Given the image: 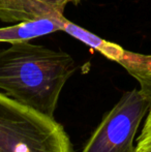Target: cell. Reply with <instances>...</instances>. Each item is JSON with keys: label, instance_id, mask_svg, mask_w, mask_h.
<instances>
[{"label": "cell", "instance_id": "6da1fadb", "mask_svg": "<svg viewBox=\"0 0 151 152\" xmlns=\"http://www.w3.org/2000/svg\"><path fill=\"white\" fill-rule=\"evenodd\" d=\"M74 58L29 40L0 50V92L54 118L61 90L75 74Z\"/></svg>", "mask_w": 151, "mask_h": 152}, {"label": "cell", "instance_id": "5b68a950", "mask_svg": "<svg viewBox=\"0 0 151 152\" xmlns=\"http://www.w3.org/2000/svg\"><path fill=\"white\" fill-rule=\"evenodd\" d=\"M65 21L66 19L64 21L42 19L3 27L0 28V42L12 44L21 40H30L56 31H62Z\"/></svg>", "mask_w": 151, "mask_h": 152}, {"label": "cell", "instance_id": "3957f363", "mask_svg": "<svg viewBox=\"0 0 151 152\" xmlns=\"http://www.w3.org/2000/svg\"><path fill=\"white\" fill-rule=\"evenodd\" d=\"M151 107V100L138 89L127 91L104 116L82 152H137L133 141Z\"/></svg>", "mask_w": 151, "mask_h": 152}, {"label": "cell", "instance_id": "ba28073f", "mask_svg": "<svg viewBox=\"0 0 151 152\" xmlns=\"http://www.w3.org/2000/svg\"><path fill=\"white\" fill-rule=\"evenodd\" d=\"M52 1L56 2L58 4H61L63 6H66L69 3H74V4H79L82 0H52Z\"/></svg>", "mask_w": 151, "mask_h": 152}, {"label": "cell", "instance_id": "8992f818", "mask_svg": "<svg viewBox=\"0 0 151 152\" xmlns=\"http://www.w3.org/2000/svg\"><path fill=\"white\" fill-rule=\"evenodd\" d=\"M62 31L66 32L67 34L79 39L86 46L99 52L110 60L116 61L123 51V48H121L120 46L114 44V42L103 39L99 36H97L96 34L82 28L79 25L69 21L67 19L64 22Z\"/></svg>", "mask_w": 151, "mask_h": 152}, {"label": "cell", "instance_id": "52a82bcc", "mask_svg": "<svg viewBox=\"0 0 151 152\" xmlns=\"http://www.w3.org/2000/svg\"><path fill=\"white\" fill-rule=\"evenodd\" d=\"M149 139H151V107L147 113V117H146L143 129H142L141 134H140L137 141H145V140H149Z\"/></svg>", "mask_w": 151, "mask_h": 152}, {"label": "cell", "instance_id": "277c9868", "mask_svg": "<svg viewBox=\"0 0 151 152\" xmlns=\"http://www.w3.org/2000/svg\"><path fill=\"white\" fill-rule=\"evenodd\" d=\"M64 10L52 0H0V21L9 24L42 19L64 21Z\"/></svg>", "mask_w": 151, "mask_h": 152}, {"label": "cell", "instance_id": "7a4b0ae2", "mask_svg": "<svg viewBox=\"0 0 151 152\" xmlns=\"http://www.w3.org/2000/svg\"><path fill=\"white\" fill-rule=\"evenodd\" d=\"M0 152H73V148L55 118L0 92Z\"/></svg>", "mask_w": 151, "mask_h": 152}]
</instances>
